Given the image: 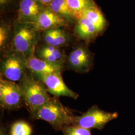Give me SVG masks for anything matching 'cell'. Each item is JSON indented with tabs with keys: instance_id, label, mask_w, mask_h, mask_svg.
<instances>
[{
	"instance_id": "19",
	"label": "cell",
	"mask_w": 135,
	"mask_h": 135,
	"mask_svg": "<svg viewBox=\"0 0 135 135\" xmlns=\"http://www.w3.org/2000/svg\"><path fill=\"white\" fill-rule=\"evenodd\" d=\"M66 1L74 13L97 6L94 0H66Z\"/></svg>"
},
{
	"instance_id": "6",
	"label": "cell",
	"mask_w": 135,
	"mask_h": 135,
	"mask_svg": "<svg viewBox=\"0 0 135 135\" xmlns=\"http://www.w3.org/2000/svg\"><path fill=\"white\" fill-rule=\"evenodd\" d=\"M93 56L86 44H79L69 54L65 66L68 69L77 73H86L91 69Z\"/></svg>"
},
{
	"instance_id": "8",
	"label": "cell",
	"mask_w": 135,
	"mask_h": 135,
	"mask_svg": "<svg viewBox=\"0 0 135 135\" xmlns=\"http://www.w3.org/2000/svg\"><path fill=\"white\" fill-rule=\"evenodd\" d=\"M34 76L43 84L49 94L56 98L68 97L76 100L79 97V95L73 91L64 83L62 73L38 74Z\"/></svg>"
},
{
	"instance_id": "1",
	"label": "cell",
	"mask_w": 135,
	"mask_h": 135,
	"mask_svg": "<svg viewBox=\"0 0 135 135\" xmlns=\"http://www.w3.org/2000/svg\"><path fill=\"white\" fill-rule=\"evenodd\" d=\"M74 116L56 97L30 112L32 120H42L48 122L56 131H62L65 126L72 124Z\"/></svg>"
},
{
	"instance_id": "14",
	"label": "cell",
	"mask_w": 135,
	"mask_h": 135,
	"mask_svg": "<svg viewBox=\"0 0 135 135\" xmlns=\"http://www.w3.org/2000/svg\"><path fill=\"white\" fill-rule=\"evenodd\" d=\"M28 68L30 72L33 75H36L38 74L62 73L65 66L50 63L34 56L28 59Z\"/></svg>"
},
{
	"instance_id": "7",
	"label": "cell",
	"mask_w": 135,
	"mask_h": 135,
	"mask_svg": "<svg viewBox=\"0 0 135 135\" xmlns=\"http://www.w3.org/2000/svg\"><path fill=\"white\" fill-rule=\"evenodd\" d=\"M24 103L19 84L7 80L1 76L0 79V105L6 110H17Z\"/></svg>"
},
{
	"instance_id": "16",
	"label": "cell",
	"mask_w": 135,
	"mask_h": 135,
	"mask_svg": "<svg viewBox=\"0 0 135 135\" xmlns=\"http://www.w3.org/2000/svg\"><path fill=\"white\" fill-rule=\"evenodd\" d=\"M48 7L69 24L76 23L77 19L75 14L68 6L66 0H53Z\"/></svg>"
},
{
	"instance_id": "17",
	"label": "cell",
	"mask_w": 135,
	"mask_h": 135,
	"mask_svg": "<svg viewBox=\"0 0 135 135\" xmlns=\"http://www.w3.org/2000/svg\"><path fill=\"white\" fill-rule=\"evenodd\" d=\"M11 27L9 25L3 22H1L0 25V49L1 51L4 52L8 48L11 39L13 38V34L11 33Z\"/></svg>"
},
{
	"instance_id": "20",
	"label": "cell",
	"mask_w": 135,
	"mask_h": 135,
	"mask_svg": "<svg viewBox=\"0 0 135 135\" xmlns=\"http://www.w3.org/2000/svg\"><path fill=\"white\" fill-rule=\"evenodd\" d=\"M64 135H92L91 130L76 125H66L62 130Z\"/></svg>"
},
{
	"instance_id": "12",
	"label": "cell",
	"mask_w": 135,
	"mask_h": 135,
	"mask_svg": "<svg viewBox=\"0 0 135 135\" xmlns=\"http://www.w3.org/2000/svg\"><path fill=\"white\" fill-rule=\"evenodd\" d=\"M34 24L40 31L43 32L58 27H66L69 24L48 7H46L41 13Z\"/></svg>"
},
{
	"instance_id": "3",
	"label": "cell",
	"mask_w": 135,
	"mask_h": 135,
	"mask_svg": "<svg viewBox=\"0 0 135 135\" xmlns=\"http://www.w3.org/2000/svg\"><path fill=\"white\" fill-rule=\"evenodd\" d=\"M0 65L1 76L15 83H19L29 71L28 59L22 54L11 48L4 52Z\"/></svg>"
},
{
	"instance_id": "9",
	"label": "cell",
	"mask_w": 135,
	"mask_h": 135,
	"mask_svg": "<svg viewBox=\"0 0 135 135\" xmlns=\"http://www.w3.org/2000/svg\"><path fill=\"white\" fill-rule=\"evenodd\" d=\"M46 7L39 0H21L17 21L34 24Z\"/></svg>"
},
{
	"instance_id": "15",
	"label": "cell",
	"mask_w": 135,
	"mask_h": 135,
	"mask_svg": "<svg viewBox=\"0 0 135 135\" xmlns=\"http://www.w3.org/2000/svg\"><path fill=\"white\" fill-rule=\"evenodd\" d=\"M74 14L76 19L79 17H84L89 20L96 27L100 35L106 29V19L97 6L75 13Z\"/></svg>"
},
{
	"instance_id": "11",
	"label": "cell",
	"mask_w": 135,
	"mask_h": 135,
	"mask_svg": "<svg viewBox=\"0 0 135 135\" xmlns=\"http://www.w3.org/2000/svg\"><path fill=\"white\" fill-rule=\"evenodd\" d=\"M44 43L56 47L63 48L72 42V37L64 27H58L41 32Z\"/></svg>"
},
{
	"instance_id": "21",
	"label": "cell",
	"mask_w": 135,
	"mask_h": 135,
	"mask_svg": "<svg viewBox=\"0 0 135 135\" xmlns=\"http://www.w3.org/2000/svg\"><path fill=\"white\" fill-rule=\"evenodd\" d=\"M13 0H0L1 7H4L5 6L8 5Z\"/></svg>"
},
{
	"instance_id": "18",
	"label": "cell",
	"mask_w": 135,
	"mask_h": 135,
	"mask_svg": "<svg viewBox=\"0 0 135 135\" xmlns=\"http://www.w3.org/2000/svg\"><path fill=\"white\" fill-rule=\"evenodd\" d=\"M32 132L29 123L24 121H17L11 127L10 135H31Z\"/></svg>"
},
{
	"instance_id": "13",
	"label": "cell",
	"mask_w": 135,
	"mask_h": 135,
	"mask_svg": "<svg viewBox=\"0 0 135 135\" xmlns=\"http://www.w3.org/2000/svg\"><path fill=\"white\" fill-rule=\"evenodd\" d=\"M74 32L78 39L86 43L92 42L100 35L95 25L84 17H79L77 19Z\"/></svg>"
},
{
	"instance_id": "5",
	"label": "cell",
	"mask_w": 135,
	"mask_h": 135,
	"mask_svg": "<svg viewBox=\"0 0 135 135\" xmlns=\"http://www.w3.org/2000/svg\"><path fill=\"white\" fill-rule=\"evenodd\" d=\"M118 117L116 112L103 111L97 106H93L81 116H74L72 125L79 126L88 129H103L111 121Z\"/></svg>"
},
{
	"instance_id": "2",
	"label": "cell",
	"mask_w": 135,
	"mask_h": 135,
	"mask_svg": "<svg viewBox=\"0 0 135 135\" xmlns=\"http://www.w3.org/2000/svg\"><path fill=\"white\" fill-rule=\"evenodd\" d=\"M41 40V32L33 23L16 21L10 48L22 54L28 59L35 56Z\"/></svg>"
},
{
	"instance_id": "22",
	"label": "cell",
	"mask_w": 135,
	"mask_h": 135,
	"mask_svg": "<svg viewBox=\"0 0 135 135\" xmlns=\"http://www.w3.org/2000/svg\"><path fill=\"white\" fill-rule=\"evenodd\" d=\"M39 1L42 3L46 7H48L53 0H39Z\"/></svg>"
},
{
	"instance_id": "4",
	"label": "cell",
	"mask_w": 135,
	"mask_h": 135,
	"mask_svg": "<svg viewBox=\"0 0 135 135\" xmlns=\"http://www.w3.org/2000/svg\"><path fill=\"white\" fill-rule=\"evenodd\" d=\"M19 84L24 103L30 113L42 106L51 98L45 86L30 71Z\"/></svg>"
},
{
	"instance_id": "10",
	"label": "cell",
	"mask_w": 135,
	"mask_h": 135,
	"mask_svg": "<svg viewBox=\"0 0 135 135\" xmlns=\"http://www.w3.org/2000/svg\"><path fill=\"white\" fill-rule=\"evenodd\" d=\"M35 56L50 63L64 66L67 57L62 48L54 47L44 43L38 45Z\"/></svg>"
}]
</instances>
